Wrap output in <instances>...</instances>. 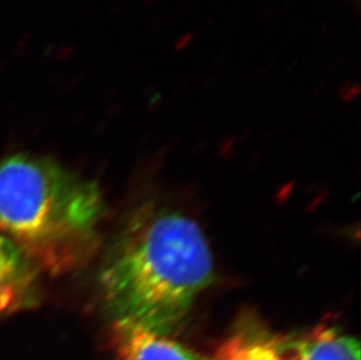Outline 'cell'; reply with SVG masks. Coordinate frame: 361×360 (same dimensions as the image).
I'll use <instances>...</instances> for the list:
<instances>
[{
	"label": "cell",
	"instance_id": "cell-1",
	"mask_svg": "<svg viewBox=\"0 0 361 360\" xmlns=\"http://www.w3.org/2000/svg\"><path fill=\"white\" fill-rule=\"evenodd\" d=\"M213 279L198 224L167 210H144L110 253L101 286L115 322L169 336Z\"/></svg>",
	"mask_w": 361,
	"mask_h": 360
},
{
	"label": "cell",
	"instance_id": "cell-2",
	"mask_svg": "<svg viewBox=\"0 0 361 360\" xmlns=\"http://www.w3.org/2000/svg\"><path fill=\"white\" fill-rule=\"evenodd\" d=\"M102 213L97 185L60 164L26 155L0 160V234L39 270L83 265L96 248Z\"/></svg>",
	"mask_w": 361,
	"mask_h": 360
},
{
	"label": "cell",
	"instance_id": "cell-3",
	"mask_svg": "<svg viewBox=\"0 0 361 360\" xmlns=\"http://www.w3.org/2000/svg\"><path fill=\"white\" fill-rule=\"evenodd\" d=\"M38 299L39 269L0 234V318L30 309Z\"/></svg>",
	"mask_w": 361,
	"mask_h": 360
},
{
	"label": "cell",
	"instance_id": "cell-4",
	"mask_svg": "<svg viewBox=\"0 0 361 360\" xmlns=\"http://www.w3.org/2000/svg\"><path fill=\"white\" fill-rule=\"evenodd\" d=\"M114 340L120 360H212L165 335L115 322Z\"/></svg>",
	"mask_w": 361,
	"mask_h": 360
},
{
	"label": "cell",
	"instance_id": "cell-5",
	"mask_svg": "<svg viewBox=\"0 0 361 360\" xmlns=\"http://www.w3.org/2000/svg\"><path fill=\"white\" fill-rule=\"evenodd\" d=\"M293 360H360V347L334 328L321 326L286 345Z\"/></svg>",
	"mask_w": 361,
	"mask_h": 360
},
{
	"label": "cell",
	"instance_id": "cell-6",
	"mask_svg": "<svg viewBox=\"0 0 361 360\" xmlns=\"http://www.w3.org/2000/svg\"><path fill=\"white\" fill-rule=\"evenodd\" d=\"M215 360H293L286 345L259 333H239L227 340Z\"/></svg>",
	"mask_w": 361,
	"mask_h": 360
}]
</instances>
